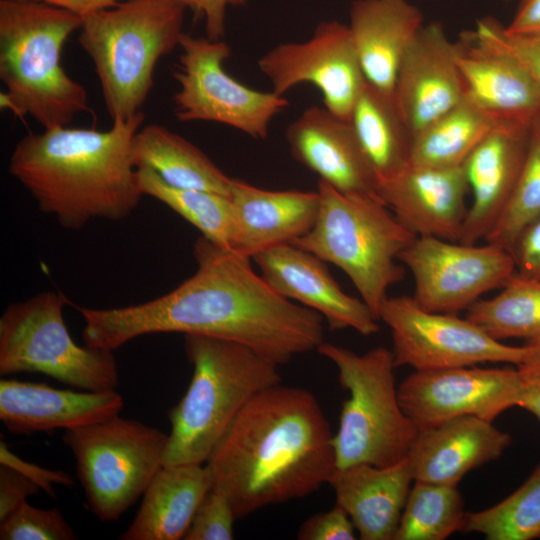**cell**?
<instances>
[{
	"label": "cell",
	"mask_w": 540,
	"mask_h": 540,
	"mask_svg": "<svg viewBox=\"0 0 540 540\" xmlns=\"http://www.w3.org/2000/svg\"><path fill=\"white\" fill-rule=\"evenodd\" d=\"M495 125L490 117L463 98L414 136L410 164L436 168L462 166Z\"/></svg>",
	"instance_id": "30"
},
{
	"label": "cell",
	"mask_w": 540,
	"mask_h": 540,
	"mask_svg": "<svg viewBox=\"0 0 540 540\" xmlns=\"http://www.w3.org/2000/svg\"><path fill=\"white\" fill-rule=\"evenodd\" d=\"M525 355L516 365L521 387L520 408L540 422V337L525 340Z\"/></svg>",
	"instance_id": "40"
},
{
	"label": "cell",
	"mask_w": 540,
	"mask_h": 540,
	"mask_svg": "<svg viewBox=\"0 0 540 540\" xmlns=\"http://www.w3.org/2000/svg\"><path fill=\"white\" fill-rule=\"evenodd\" d=\"M0 464L15 469L44 490L50 497L56 498L55 485L73 486L74 478L64 471L51 470L27 462L9 450L4 441H0Z\"/></svg>",
	"instance_id": "41"
},
{
	"label": "cell",
	"mask_w": 540,
	"mask_h": 540,
	"mask_svg": "<svg viewBox=\"0 0 540 540\" xmlns=\"http://www.w3.org/2000/svg\"><path fill=\"white\" fill-rule=\"evenodd\" d=\"M62 439L73 454L90 512L112 522L143 496L164 466L169 434L116 415L65 430Z\"/></svg>",
	"instance_id": "10"
},
{
	"label": "cell",
	"mask_w": 540,
	"mask_h": 540,
	"mask_svg": "<svg viewBox=\"0 0 540 540\" xmlns=\"http://www.w3.org/2000/svg\"><path fill=\"white\" fill-rule=\"evenodd\" d=\"M349 121L379 185L410 164L413 135L397 107L393 93L366 81Z\"/></svg>",
	"instance_id": "29"
},
{
	"label": "cell",
	"mask_w": 540,
	"mask_h": 540,
	"mask_svg": "<svg viewBox=\"0 0 540 540\" xmlns=\"http://www.w3.org/2000/svg\"><path fill=\"white\" fill-rule=\"evenodd\" d=\"M252 260L276 293L318 312L330 330L350 328L363 336L379 331L365 302L345 293L314 254L286 243L257 253Z\"/></svg>",
	"instance_id": "16"
},
{
	"label": "cell",
	"mask_w": 540,
	"mask_h": 540,
	"mask_svg": "<svg viewBox=\"0 0 540 540\" xmlns=\"http://www.w3.org/2000/svg\"><path fill=\"white\" fill-rule=\"evenodd\" d=\"M317 191L315 223L291 244L339 267L378 320L388 289L404 278L399 255L417 236L380 199L344 194L321 180Z\"/></svg>",
	"instance_id": "7"
},
{
	"label": "cell",
	"mask_w": 540,
	"mask_h": 540,
	"mask_svg": "<svg viewBox=\"0 0 540 540\" xmlns=\"http://www.w3.org/2000/svg\"><path fill=\"white\" fill-rule=\"evenodd\" d=\"M258 68L280 96L299 84L314 85L324 107L348 121L366 83L349 27L338 21L321 22L306 41L276 45Z\"/></svg>",
	"instance_id": "14"
},
{
	"label": "cell",
	"mask_w": 540,
	"mask_h": 540,
	"mask_svg": "<svg viewBox=\"0 0 540 540\" xmlns=\"http://www.w3.org/2000/svg\"><path fill=\"white\" fill-rule=\"evenodd\" d=\"M115 389L73 391L16 379L0 381V420L12 434L74 429L110 419L122 411Z\"/></svg>",
	"instance_id": "22"
},
{
	"label": "cell",
	"mask_w": 540,
	"mask_h": 540,
	"mask_svg": "<svg viewBox=\"0 0 540 540\" xmlns=\"http://www.w3.org/2000/svg\"><path fill=\"white\" fill-rule=\"evenodd\" d=\"M316 351L334 363L349 392L333 436L337 468L384 467L406 459L419 430L400 405L392 351L377 347L357 354L325 341Z\"/></svg>",
	"instance_id": "8"
},
{
	"label": "cell",
	"mask_w": 540,
	"mask_h": 540,
	"mask_svg": "<svg viewBox=\"0 0 540 540\" xmlns=\"http://www.w3.org/2000/svg\"><path fill=\"white\" fill-rule=\"evenodd\" d=\"M195 15L205 22L206 37L221 40L225 33V14L228 6H239L245 0H182Z\"/></svg>",
	"instance_id": "44"
},
{
	"label": "cell",
	"mask_w": 540,
	"mask_h": 540,
	"mask_svg": "<svg viewBox=\"0 0 540 540\" xmlns=\"http://www.w3.org/2000/svg\"><path fill=\"white\" fill-rule=\"evenodd\" d=\"M458 45L442 25H423L403 55L394 84L397 107L414 136L463 98Z\"/></svg>",
	"instance_id": "17"
},
{
	"label": "cell",
	"mask_w": 540,
	"mask_h": 540,
	"mask_svg": "<svg viewBox=\"0 0 540 540\" xmlns=\"http://www.w3.org/2000/svg\"><path fill=\"white\" fill-rule=\"evenodd\" d=\"M408 0H355L348 25L366 81L393 93L403 55L423 26Z\"/></svg>",
	"instance_id": "26"
},
{
	"label": "cell",
	"mask_w": 540,
	"mask_h": 540,
	"mask_svg": "<svg viewBox=\"0 0 540 540\" xmlns=\"http://www.w3.org/2000/svg\"><path fill=\"white\" fill-rule=\"evenodd\" d=\"M285 137L293 158L319 180L344 194L382 200L378 178L350 121L324 106H311L287 127Z\"/></svg>",
	"instance_id": "18"
},
{
	"label": "cell",
	"mask_w": 540,
	"mask_h": 540,
	"mask_svg": "<svg viewBox=\"0 0 540 540\" xmlns=\"http://www.w3.org/2000/svg\"><path fill=\"white\" fill-rule=\"evenodd\" d=\"M1 540H75L72 526L57 508L40 509L23 502L0 521Z\"/></svg>",
	"instance_id": "36"
},
{
	"label": "cell",
	"mask_w": 540,
	"mask_h": 540,
	"mask_svg": "<svg viewBox=\"0 0 540 540\" xmlns=\"http://www.w3.org/2000/svg\"><path fill=\"white\" fill-rule=\"evenodd\" d=\"M355 527L349 515L336 505L325 512L312 515L300 526V540H354Z\"/></svg>",
	"instance_id": "39"
},
{
	"label": "cell",
	"mask_w": 540,
	"mask_h": 540,
	"mask_svg": "<svg viewBox=\"0 0 540 540\" xmlns=\"http://www.w3.org/2000/svg\"><path fill=\"white\" fill-rule=\"evenodd\" d=\"M540 215V121L531 128L526 157L512 195L485 242L510 252L521 232Z\"/></svg>",
	"instance_id": "35"
},
{
	"label": "cell",
	"mask_w": 540,
	"mask_h": 540,
	"mask_svg": "<svg viewBox=\"0 0 540 540\" xmlns=\"http://www.w3.org/2000/svg\"><path fill=\"white\" fill-rule=\"evenodd\" d=\"M466 532L487 540L540 538V465L526 481L502 501L480 511L468 512Z\"/></svg>",
	"instance_id": "34"
},
{
	"label": "cell",
	"mask_w": 540,
	"mask_h": 540,
	"mask_svg": "<svg viewBox=\"0 0 540 540\" xmlns=\"http://www.w3.org/2000/svg\"><path fill=\"white\" fill-rule=\"evenodd\" d=\"M468 189L463 165L436 168L409 164L379 185V196L415 236L459 242L469 208Z\"/></svg>",
	"instance_id": "19"
},
{
	"label": "cell",
	"mask_w": 540,
	"mask_h": 540,
	"mask_svg": "<svg viewBox=\"0 0 540 540\" xmlns=\"http://www.w3.org/2000/svg\"><path fill=\"white\" fill-rule=\"evenodd\" d=\"M66 299L44 291L9 304L0 317V375L41 373L85 391L116 389L113 351L80 346L64 321Z\"/></svg>",
	"instance_id": "9"
},
{
	"label": "cell",
	"mask_w": 540,
	"mask_h": 540,
	"mask_svg": "<svg viewBox=\"0 0 540 540\" xmlns=\"http://www.w3.org/2000/svg\"><path fill=\"white\" fill-rule=\"evenodd\" d=\"M237 520L227 496L212 488L198 507L184 540H231Z\"/></svg>",
	"instance_id": "38"
},
{
	"label": "cell",
	"mask_w": 540,
	"mask_h": 540,
	"mask_svg": "<svg viewBox=\"0 0 540 540\" xmlns=\"http://www.w3.org/2000/svg\"><path fill=\"white\" fill-rule=\"evenodd\" d=\"M137 174L144 195L157 199L178 213L206 239L231 249L235 224L229 197L171 186L146 167L137 168Z\"/></svg>",
	"instance_id": "32"
},
{
	"label": "cell",
	"mask_w": 540,
	"mask_h": 540,
	"mask_svg": "<svg viewBox=\"0 0 540 540\" xmlns=\"http://www.w3.org/2000/svg\"><path fill=\"white\" fill-rule=\"evenodd\" d=\"M511 253L517 275L540 281V215L521 232Z\"/></svg>",
	"instance_id": "42"
},
{
	"label": "cell",
	"mask_w": 540,
	"mask_h": 540,
	"mask_svg": "<svg viewBox=\"0 0 540 540\" xmlns=\"http://www.w3.org/2000/svg\"><path fill=\"white\" fill-rule=\"evenodd\" d=\"M505 1H510V0H505Z\"/></svg>",
	"instance_id": "47"
},
{
	"label": "cell",
	"mask_w": 540,
	"mask_h": 540,
	"mask_svg": "<svg viewBox=\"0 0 540 540\" xmlns=\"http://www.w3.org/2000/svg\"><path fill=\"white\" fill-rule=\"evenodd\" d=\"M457 45L456 62L465 99L496 124L533 126L540 121V90L517 60L481 43L470 31Z\"/></svg>",
	"instance_id": "20"
},
{
	"label": "cell",
	"mask_w": 540,
	"mask_h": 540,
	"mask_svg": "<svg viewBox=\"0 0 540 540\" xmlns=\"http://www.w3.org/2000/svg\"><path fill=\"white\" fill-rule=\"evenodd\" d=\"M196 272L153 300L108 309L75 306L85 345L114 351L153 333H182L243 344L277 365L317 350L324 318L276 293L251 258L199 237Z\"/></svg>",
	"instance_id": "1"
},
{
	"label": "cell",
	"mask_w": 540,
	"mask_h": 540,
	"mask_svg": "<svg viewBox=\"0 0 540 540\" xmlns=\"http://www.w3.org/2000/svg\"><path fill=\"white\" fill-rule=\"evenodd\" d=\"M333 432L317 398L280 384L255 395L216 444L205 465L212 488L241 519L304 498L337 468Z\"/></svg>",
	"instance_id": "2"
},
{
	"label": "cell",
	"mask_w": 540,
	"mask_h": 540,
	"mask_svg": "<svg viewBox=\"0 0 540 540\" xmlns=\"http://www.w3.org/2000/svg\"><path fill=\"white\" fill-rule=\"evenodd\" d=\"M414 482L394 540H444L464 531L468 512L457 486Z\"/></svg>",
	"instance_id": "33"
},
{
	"label": "cell",
	"mask_w": 540,
	"mask_h": 540,
	"mask_svg": "<svg viewBox=\"0 0 540 540\" xmlns=\"http://www.w3.org/2000/svg\"><path fill=\"white\" fill-rule=\"evenodd\" d=\"M212 489L205 464L163 466L153 477L133 522L118 539L179 540Z\"/></svg>",
	"instance_id": "27"
},
{
	"label": "cell",
	"mask_w": 540,
	"mask_h": 540,
	"mask_svg": "<svg viewBox=\"0 0 540 540\" xmlns=\"http://www.w3.org/2000/svg\"><path fill=\"white\" fill-rule=\"evenodd\" d=\"M181 54L173 71L178 90L173 95L175 117L182 122L209 121L264 139L273 118L288 100L238 82L224 69L231 49L222 40L183 33Z\"/></svg>",
	"instance_id": "11"
},
{
	"label": "cell",
	"mask_w": 540,
	"mask_h": 540,
	"mask_svg": "<svg viewBox=\"0 0 540 540\" xmlns=\"http://www.w3.org/2000/svg\"><path fill=\"white\" fill-rule=\"evenodd\" d=\"M234 214L231 249L253 258L268 248L291 243L306 234L317 218L318 191H271L232 179Z\"/></svg>",
	"instance_id": "24"
},
{
	"label": "cell",
	"mask_w": 540,
	"mask_h": 540,
	"mask_svg": "<svg viewBox=\"0 0 540 540\" xmlns=\"http://www.w3.org/2000/svg\"><path fill=\"white\" fill-rule=\"evenodd\" d=\"M414 280L415 301L432 312L457 314L503 287L516 273L513 254L498 245L417 236L399 255Z\"/></svg>",
	"instance_id": "13"
},
{
	"label": "cell",
	"mask_w": 540,
	"mask_h": 540,
	"mask_svg": "<svg viewBox=\"0 0 540 540\" xmlns=\"http://www.w3.org/2000/svg\"><path fill=\"white\" fill-rule=\"evenodd\" d=\"M378 320L391 331L396 367L435 370L489 362L516 366L525 355L524 344H504L468 318L422 308L413 296L387 297Z\"/></svg>",
	"instance_id": "12"
},
{
	"label": "cell",
	"mask_w": 540,
	"mask_h": 540,
	"mask_svg": "<svg viewBox=\"0 0 540 540\" xmlns=\"http://www.w3.org/2000/svg\"><path fill=\"white\" fill-rule=\"evenodd\" d=\"M186 9L182 0H121L82 18L78 43L112 122L141 111L158 61L179 46Z\"/></svg>",
	"instance_id": "6"
},
{
	"label": "cell",
	"mask_w": 540,
	"mask_h": 540,
	"mask_svg": "<svg viewBox=\"0 0 540 540\" xmlns=\"http://www.w3.org/2000/svg\"><path fill=\"white\" fill-rule=\"evenodd\" d=\"M184 348L193 375L168 413L171 430L164 466L205 464L245 405L281 383L279 365L243 344L184 335Z\"/></svg>",
	"instance_id": "5"
},
{
	"label": "cell",
	"mask_w": 540,
	"mask_h": 540,
	"mask_svg": "<svg viewBox=\"0 0 540 540\" xmlns=\"http://www.w3.org/2000/svg\"><path fill=\"white\" fill-rule=\"evenodd\" d=\"M470 32L481 43L517 60L540 90V34H510L505 26L491 17L478 20L475 29Z\"/></svg>",
	"instance_id": "37"
},
{
	"label": "cell",
	"mask_w": 540,
	"mask_h": 540,
	"mask_svg": "<svg viewBox=\"0 0 540 540\" xmlns=\"http://www.w3.org/2000/svg\"><path fill=\"white\" fill-rule=\"evenodd\" d=\"M511 436L477 416L453 418L418 431L408 461L414 481L455 485L470 471L498 459Z\"/></svg>",
	"instance_id": "23"
},
{
	"label": "cell",
	"mask_w": 540,
	"mask_h": 540,
	"mask_svg": "<svg viewBox=\"0 0 540 540\" xmlns=\"http://www.w3.org/2000/svg\"><path fill=\"white\" fill-rule=\"evenodd\" d=\"M82 18L45 3L0 0V106L43 129L68 126L89 111L86 89L62 66L66 40Z\"/></svg>",
	"instance_id": "4"
},
{
	"label": "cell",
	"mask_w": 540,
	"mask_h": 540,
	"mask_svg": "<svg viewBox=\"0 0 540 540\" xmlns=\"http://www.w3.org/2000/svg\"><path fill=\"white\" fill-rule=\"evenodd\" d=\"M505 30L518 35L540 34V0H522Z\"/></svg>",
	"instance_id": "45"
},
{
	"label": "cell",
	"mask_w": 540,
	"mask_h": 540,
	"mask_svg": "<svg viewBox=\"0 0 540 540\" xmlns=\"http://www.w3.org/2000/svg\"><path fill=\"white\" fill-rule=\"evenodd\" d=\"M40 490L38 485L20 472L0 464V521Z\"/></svg>",
	"instance_id": "43"
},
{
	"label": "cell",
	"mask_w": 540,
	"mask_h": 540,
	"mask_svg": "<svg viewBox=\"0 0 540 540\" xmlns=\"http://www.w3.org/2000/svg\"><path fill=\"white\" fill-rule=\"evenodd\" d=\"M144 119L140 111L107 130L58 126L28 133L11 153L9 173L65 229L122 220L144 196L131 157Z\"/></svg>",
	"instance_id": "3"
},
{
	"label": "cell",
	"mask_w": 540,
	"mask_h": 540,
	"mask_svg": "<svg viewBox=\"0 0 540 540\" xmlns=\"http://www.w3.org/2000/svg\"><path fill=\"white\" fill-rule=\"evenodd\" d=\"M136 168L153 170L167 184L229 197L232 178L198 147L159 124L141 126L131 143Z\"/></svg>",
	"instance_id": "28"
},
{
	"label": "cell",
	"mask_w": 540,
	"mask_h": 540,
	"mask_svg": "<svg viewBox=\"0 0 540 540\" xmlns=\"http://www.w3.org/2000/svg\"><path fill=\"white\" fill-rule=\"evenodd\" d=\"M532 126L498 123L465 160L472 203L460 243L484 240L504 211L521 172Z\"/></svg>",
	"instance_id": "21"
},
{
	"label": "cell",
	"mask_w": 540,
	"mask_h": 540,
	"mask_svg": "<svg viewBox=\"0 0 540 540\" xmlns=\"http://www.w3.org/2000/svg\"><path fill=\"white\" fill-rule=\"evenodd\" d=\"M466 318L499 341L540 337V281L515 273L499 294L470 306Z\"/></svg>",
	"instance_id": "31"
},
{
	"label": "cell",
	"mask_w": 540,
	"mask_h": 540,
	"mask_svg": "<svg viewBox=\"0 0 540 540\" xmlns=\"http://www.w3.org/2000/svg\"><path fill=\"white\" fill-rule=\"evenodd\" d=\"M400 405L418 430L472 415L493 422L519 406L517 368L454 367L415 370L398 386Z\"/></svg>",
	"instance_id": "15"
},
{
	"label": "cell",
	"mask_w": 540,
	"mask_h": 540,
	"mask_svg": "<svg viewBox=\"0 0 540 540\" xmlns=\"http://www.w3.org/2000/svg\"><path fill=\"white\" fill-rule=\"evenodd\" d=\"M412 481L406 458L384 467L361 463L336 468L328 484L360 539L394 540Z\"/></svg>",
	"instance_id": "25"
},
{
	"label": "cell",
	"mask_w": 540,
	"mask_h": 540,
	"mask_svg": "<svg viewBox=\"0 0 540 540\" xmlns=\"http://www.w3.org/2000/svg\"><path fill=\"white\" fill-rule=\"evenodd\" d=\"M23 1H36L45 3L60 9L69 11L81 18L111 7L121 0H23Z\"/></svg>",
	"instance_id": "46"
}]
</instances>
